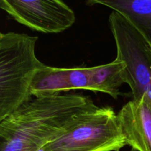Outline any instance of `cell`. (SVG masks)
<instances>
[{"label":"cell","instance_id":"6da1fadb","mask_svg":"<svg viewBox=\"0 0 151 151\" xmlns=\"http://www.w3.org/2000/svg\"><path fill=\"white\" fill-rule=\"evenodd\" d=\"M97 109L79 94L31 99L0 123V151H38Z\"/></svg>","mask_w":151,"mask_h":151},{"label":"cell","instance_id":"7a4b0ae2","mask_svg":"<svg viewBox=\"0 0 151 151\" xmlns=\"http://www.w3.org/2000/svg\"><path fill=\"white\" fill-rule=\"evenodd\" d=\"M37 40L10 32L0 41V123L31 100L32 78L44 64L35 55Z\"/></svg>","mask_w":151,"mask_h":151},{"label":"cell","instance_id":"3957f363","mask_svg":"<svg viewBox=\"0 0 151 151\" xmlns=\"http://www.w3.org/2000/svg\"><path fill=\"white\" fill-rule=\"evenodd\" d=\"M125 65L115 59L91 67L56 68L43 64L34 75L30 92L35 97L60 94L72 90H88L105 93L117 100L122 95Z\"/></svg>","mask_w":151,"mask_h":151},{"label":"cell","instance_id":"277c9868","mask_svg":"<svg viewBox=\"0 0 151 151\" xmlns=\"http://www.w3.org/2000/svg\"><path fill=\"white\" fill-rule=\"evenodd\" d=\"M116 47V59L123 62V81L130 86L133 100L146 96L151 100V49L142 34L120 13L109 17Z\"/></svg>","mask_w":151,"mask_h":151},{"label":"cell","instance_id":"5b68a950","mask_svg":"<svg viewBox=\"0 0 151 151\" xmlns=\"http://www.w3.org/2000/svg\"><path fill=\"white\" fill-rule=\"evenodd\" d=\"M127 145L114 109L98 107L83 121L44 146L45 151H119Z\"/></svg>","mask_w":151,"mask_h":151},{"label":"cell","instance_id":"8992f818","mask_svg":"<svg viewBox=\"0 0 151 151\" xmlns=\"http://www.w3.org/2000/svg\"><path fill=\"white\" fill-rule=\"evenodd\" d=\"M0 9L32 30L58 33L76 21L75 12L59 0H0Z\"/></svg>","mask_w":151,"mask_h":151},{"label":"cell","instance_id":"52a82bcc","mask_svg":"<svg viewBox=\"0 0 151 151\" xmlns=\"http://www.w3.org/2000/svg\"><path fill=\"white\" fill-rule=\"evenodd\" d=\"M127 145L137 151H151V100L143 96L127 103L117 114Z\"/></svg>","mask_w":151,"mask_h":151},{"label":"cell","instance_id":"ba28073f","mask_svg":"<svg viewBox=\"0 0 151 151\" xmlns=\"http://www.w3.org/2000/svg\"><path fill=\"white\" fill-rule=\"evenodd\" d=\"M90 5L105 6L126 18L151 49V0H90Z\"/></svg>","mask_w":151,"mask_h":151},{"label":"cell","instance_id":"9c48e42d","mask_svg":"<svg viewBox=\"0 0 151 151\" xmlns=\"http://www.w3.org/2000/svg\"><path fill=\"white\" fill-rule=\"evenodd\" d=\"M4 33H2V32H0V41H1V40H2L3 37H4Z\"/></svg>","mask_w":151,"mask_h":151}]
</instances>
